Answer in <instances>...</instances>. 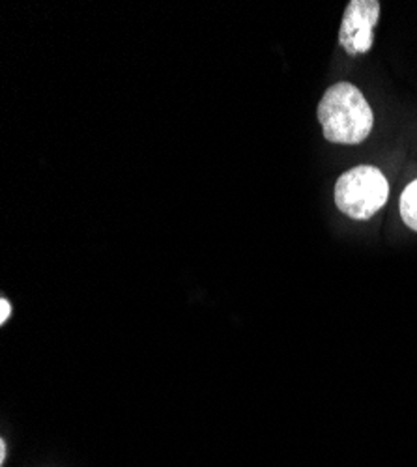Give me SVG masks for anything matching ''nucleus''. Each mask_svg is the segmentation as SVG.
<instances>
[{"label": "nucleus", "mask_w": 417, "mask_h": 467, "mask_svg": "<svg viewBox=\"0 0 417 467\" xmlns=\"http://www.w3.org/2000/svg\"><path fill=\"white\" fill-rule=\"evenodd\" d=\"M390 197V183L382 171L361 165L340 174L335 183V206L354 221H369Z\"/></svg>", "instance_id": "nucleus-2"}, {"label": "nucleus", "mask_w": 417, "mask_h": 467, "mask_svg": "<svg viewBox=\"0 0 417 467\" xmlns=\"http://www.w3.org/2000/svg\"><path fill=\"white\" fill-rule=\"evenodd\" d=\"M381 17V3L378 0H352L340 21L339 44L350 57L365 55L374 44V26Z\"/></svg>", "instance_id": "nucleus-3"}, {"label": "nucleus", "mask_w": 417, "mask_h": 467, "mask_svg": "<svg viewBox=\"0 0 417 467\" xmlns=\"http://www.w3.org/2000/svg\"><path fill=\"white\" fill-rule=\"evenodd\" d=\"M317 116L326 140L333 144H361L374 126L369 101L352 83L329 87L318 103Z\"/></svg>", "instance_id": "nucleus-1"}, {"label": "nucleus", "mask_w": 417, "mask_h": 467, "mask_svg": "<svg viewBox=\"0 0 417 467\" xmlns=\"http://www.w3.org/2000/svg\"><path fill=\"white\" fill-rule=\"evenodd\" d=\"M5 458H6V443L3 440L0 441V462H5Z\"/></svg>", "instance_id": "nucleus-6"}, {"label": "nucleus", "mask_w": 417, "mask_h": 467, "mask_svg": "<svg viewBox=\"0 0 417 467\" xmlns=\"http://www.w3.org/2000/svg\"><path fill=\"white\" fill-rule=\"evenodd\" d=\"M399 210L404 224L417 232V180L406 185V189L401 194Z\"/></svg>", "instance_id": "nucleus-4"}, {"label": "nucleus", "mask_w": 417, "mask_h": 467, "mask_svg": "<svg viewBox=\"0 0 417 467\" xmlns=\"http://www.w3.org/2000/svg\"><path fill=\"white\" fill-rule=\"evenodd\" d=\"M10 315H12V305H10V301L8 299H0V324H6L8 322V318H10Z\"/></svg>", "instance_id": "nucleus-5"}]
</instances>
